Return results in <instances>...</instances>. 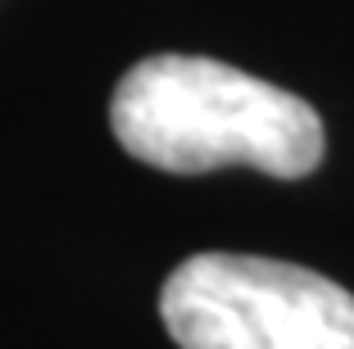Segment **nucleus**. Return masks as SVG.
<instances>
[{"label":"nucleus","instance_id":"obj_1","mask_svg":"<svg viewBox=\"0 0 354 349\" xmlns=\"http://www.w3.org/2000/svg\"><path fill=\"white\" fill-rule=\"evenodd\" d=\"M109 127L132 159L177 177L245 164L291 182L309 177L327 150L323 118L309 100L205 55L132 64L114 86Z\"/></svg>","mask_w":354,"mask_h":349},{"label":"nucleus","instance_id":"obj_2","mask_svg":"<svg viewBox=\"0 0 354 349\" xmlns=\"http://www.w3.org/2000/svg\"><path fill=\"white\" fill-rule=\"evenodd\" d=\"M177 349H354V295L263 254H191L159 290Z\"/></svg>","mask_w":354,"mask_h":349}]
</instances>
